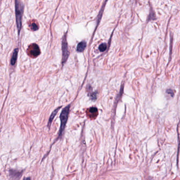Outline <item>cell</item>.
Returning a JSON list of instances; mask_svg holds the SVG:
<instances>
[{
    "label": "cell",
    "instance_id": "8992f818",
    "mask_svg": "<svg viewBox=\"0 0 180 180\" xmlns=\"http://www.w3.org/2000/svg\"><path fill=\"white\" fill-rule=\"evenodd\" d=\"M18 48L15 49L13 53L12 54V57L11 60V64L12 65H14L16 63L17 61V57H18Z\"/></svg>",
    "mask_w": 180,
    "mask_h": 180
},
{
    "label": "cell",
    "instance_id": "3957f363",
    "mask_svg": "<svg viewBox=\"0 0 180 180\" xmlns=\"http://www.w3.org/2000/svg\"><path fill=\"white\" fill-rule=\"evenodd\" d=\"M62 64H64L67 61L69 55V52L68 50V43L67 42L66 34L63 37L62 42Z\"/></svg>",
    "mask_w": 180,
    "mask_h": 180
},
{
    "label": "cell",
    "instance_id": "8fae6325",
    "mask_svg": "<svg viewBox=\"0 0 180 180\" xmlns=\"http://www.w3.org/2000/svg\"><path fill=\"white\" fill-rule=\"evenodd\" d=\"M29 26L30 27L31 29L32 30H33V31H36V30H37L38 29V28H39V27H38V25L37 24V23H34V22L32 23V24H31Z\"/></svg>",
    "mask_w": 180,
    "mask_h": 180
},
{
    "label": "cell",
    "instance_id": "5b68a950",
    "mask_svg": "<svg viewBox=\"0 0 180 180\" xmlns=\"http://www.w3.org/2000/svg\"><path fill=\"white\" fill-rule=\"evenodd\" d=\"M22 172H19L18 171L10 170V176L13 180H19L21 176H22Z\"/></svg>",
    "mask_w": 180,
    "mask_h": 180
},
{
    "label": "cell",
    "instance_id": "30bf717a",
    "mask_svg": "<svg viewBox=\"0 0 180 180\" xmlns=\"http://www.w3.org/2000/svg\"><path fill=\"white\" fill-rule=\"evenodd\" d=\"M106 49H107V44L105 43H101L99 46V50L100 51L103 52V51H105Z\"/></svg>",
    "mask_w": 180,
    "mask_h": 180
},
{
    "label": "cell",
    "instance_id": "277c9868",
    "mask_svg": "<svg viewBox=\"0 0 180 180\" xmlns=\"http://www.w3.org/2000/svg\"><path fill=\"white\" fill-rule=\"evenodd\" d=\"M29 56L32 57V58H36L40 54V50L39 46L35 44H32L29 46V49L28 50Z\"/></svg>",
    "mask_w": 180,
    "mask_h": 180
},
{
    "label": "cell",
    "instance_id": "9c48e42d",
    "mask_svg": "<svg viewBox=\"0 0 180 180\" xmlns=\"http://www.w3.org/2000/svg\"><path fill=\"white\" fill-rule=\"evenodd\" d=\"M89 113L93 116H95L96 117L98 115V110L96 107H91L89 109Z\"/></svg>",
    "mask_w": 180,
    "mask_h": 180
},
{
    "label": "cell",
    "instance_id": "7a4b0ae2",
    "mask_svg": "<svg viewBox=\"0 0 180 180\" xmlns=\"http://www.w3.org/2000/svg\"><path fill=\"white\" fill-rule=\"evenodd\" d=\"M70 105H68L66 106L63 110L62 111V112L60 114V119L61 121V125H60V128L59 132V136H61L62 135V133H63L66 125L67 122V120L68 118V116L69 114V111H70Z\"/></svg>",
    "mask_w": 180,
    "mask_h": 180
},
{
    "label": "cell",
    "instance_id": "ba28073f",
    "mask_svg": "<svg viewBox=\"0 0 180 180\" xmlns=\"http://www.w3.org/2000/svg\"><path fill=\"white\" fill-rule=\"evenodd\" d=\"M86 45H87V43L85 41H82L80 42L79 43H78L77 47V50L78 52H82L85 49L86 47Z\"/></svg>",
    "mask_w": 180,
    "mask_h": 180
},
{
    "label": "cell",
    "instance_id": "7c38bea8",
    "mask_svg": "<svg viewBox=\"0 0 180 180\" xmlns=\"http://www.w3.org/2000/svg\"><path fill=\"white\" fill-rule=\"evenodd\" d=\"M23 180H31V178L30 177H26V178H25Z\"/></svg>",
    "mask_w": 180,
    "mask_h": 180
},
{
    "label": "cell",
    "instance_id": "6da1fadb",
    "mask_svg": "<svg viewBox=\"0 0 180 180\" xmlns=\"http://www.w3.org/2000/svg\"><path fill=\"white\" fill-rule=\"evenodd\" d=\"M24 10V5L23 3L20 1H15V14H16L17 25L19 34L20 32L22 27V19Z\"/></svg>",
    "mask_w": 180,
    "mask_h": 180
},
{
    "label": "cell",
    "instance_id": "52a82bcc",
    "mask_svg": "<svg viewBox=\"0 0 180 180\" xmlns=\"http://www.w3.org/2000/svg\"><path fill=\"white\" fill-rule=\"evenodd\" d=\"M61 107H58V108H57L56 109H55V110H54V111L52 113V114H51V116H50V118H49V122H48V126L49 128H50V126H51V123H52V122L53 118H54V117H55V116H56V115H57V114L58 113L59 110L60 109Z\"/></svg>",
    "mask_w": 180,
    "mask_h": 180
}]
</instances>
